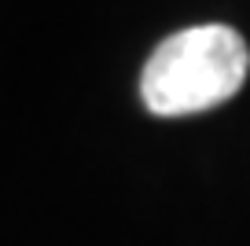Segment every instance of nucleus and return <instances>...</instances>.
Segmentation results:
<instances>
[{
  "label": "nucleus",
  "mask_w": 250,
  "mask_h": 246,
  "mask_svg": "<svg viewBox=\"0 0 250 246\" xmlns=\"http://www.w3.org/2000/svg\"><path fill=\"white\" fill-rule=\"evenodd\" d=\"M250 74V48L232 26L177 30L147 55L140 100L155 118H188L228 103Z\"/></svg>",
  "instance_id": "obj_1"
}]
</instances>
